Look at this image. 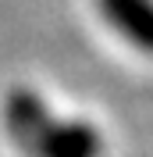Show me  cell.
I'll use <instances>...</instances> for the list:
<instances>
[{
    "instance_id": "1",
    "label": "cell",
    "mask_w": 153,
    "mask_h": 157,
    "mask_svg": "<svg viewBox=\"0 0 153 157\" xmlns=\"http://www.w3.org/2000/svg\"><path fill=\"white\" fill-rule=\"evenodd\" d=\"M4 125H7L11 139L32 157L36 147L43 143V136L50 132V125H54V114L32 89H11L7 100H4Z\"/></svg>"
},
{
    "instance_id": "2",
    "label": "cell",
    "mask_w": 153,
    "mask_h": 157,
    "mask_svg": "<svg viewBox=\"0 0 153 157\" xmlns=\"http://www.w3.org/2000/svg\"><path fill=\"white\" fill-rule=\"evenodd\" d=\"M96 11L128 47L153 57V0H96Z\"/></svg>"
},
{
    "instance_id": "3",
    "label": "cell",
    "mask_w": 153,
    "mask_h": 157,
    "mask_svg": "<svg viewBox=\"0 0 153 157\" xmlns=\"http://www.w3.org/2000/svg\"><path fill=\"white\" fill-rule=\"evenodd\" d=\"M32 157H100V136L86 121H54Z\"/></svg>"
}]
</instances>
